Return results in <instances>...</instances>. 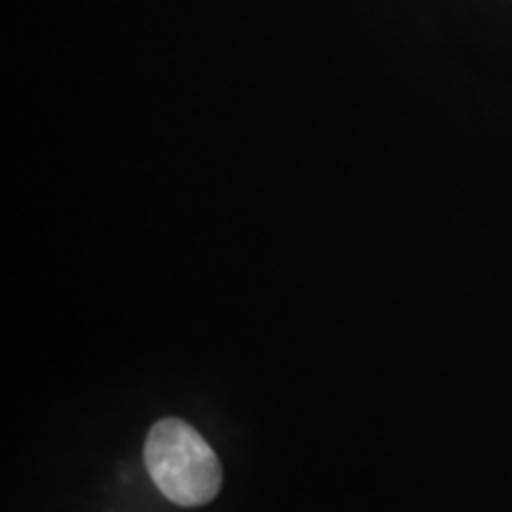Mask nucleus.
I'll list each match as a JSON object with an SVG mask.
<instances>
[{"mask_svg": "<svg viewBox=\"0 0 512 512\" xmlns=\"http://www.w3.org/2000/svg\"><path fill=\"white\" fill-rule=\"evenodd\" d=\"M143 458L152 482L171 503L200 508L219 496V456L185 420H159L147 434Z\"/></svg>", "mask_w": 512, "mask_h": 512, "instance_id": "nucleus-1", "label": "nucleus"}]
</instances>
